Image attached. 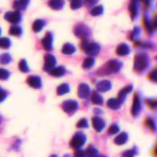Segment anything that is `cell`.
Instances as JSON below:
<instances>
[{
    "mask_svg": "<svg viewBox=\"0 0 157 157\" xmlns=\"http://www.w3.org/2000/svg\"><path fill=\"white\" fill-rule=\"evenodd\" d=\"M122 67V64L117 60L109 61L104 66H102L98 71H97V75L98 76H104L109 75L113 73L119 71Z\"/></svg>",
    "mask_w": 157,
    "mask_h": 157,
    "instance_id": "obj_1",
    "label": "cell"
},
{
    "mask_svg": "<svg viewBox=\"0 0 157 157\" xmlns=\"http://www.w3.org/2000/svg\"><path fill=\"white\" fill-rule=\"evenodd\" d=\"M148 56L146 54H138L134 58V69L136 71H143L148 65Z\"/></svg>",
    "mask_w": 157,
    "mask_h": 157,
    "instance_id": "obj_2",
    "label": "cell"
},
{
    "mask_svg": "<svg viewBox=\"0 0 157 157\" xmlns=\"http://www.w3.org/2000/svg\"><path fill=\"white\" fill-rule=\"evenodd\" d=\"M85 141H86V136L83 133H77L71 140V147L72 148L78 150L80 147H81L84 144Z\"/></svg>",
    "mask_w": 157,
    "mask_h": 157,
    "instance_id": "obj_3",
    "label": "cell"
},
{
    "mask_svg": "<svg viewBox=\"0 0 157 157\" xmlns=\"http://www.w3.org/2000/svg\"><path fill=\"white\" fill-rule=\"evenodd\" d=\"M74 35L78 38H86L88 35L90 34V31L87 26L84 25H77L74 30Z\"/></svg>",
    "mask_w": 157,
    "mask_h": 157,
    "instance_id": "obj_4",
    "label": "cell"
},
{
    "mask_svg": "<svg viewBox=\"0 0 157 157\" xmlns=\"http://www.w3.org/2000/svg\"><path fill=\"white\" fill-rule=\"evenodd\" d=\"M62 108L64 112L67 113V114L73 113L78 108V103L75 100H67L63 103Z\"/></svg>",
    "mask_w": 157,
    "mask_h": 157,
    "instance_id": "obj_5",
    "label": "cell"
},
{
    "mask_svg": "<svg viewBox=\"0 0 157 157\" xmlns=\"http://www.w3.org/2000/svg\"><path fill=\"white\" fill-rule=\"evenodd\" d=\"M56 64V59L52 55H46L45 56V64H44V69L45 71H52Z\"/></svg>",
    "mask_w": 157,
    "mask_h": 157,
    "instance_id": "obj_6",
    "label": "cell"
},
{
    "mask_svg": "<svg viewBox=\"0 0 157 157\" xmlns=\"http://www.w3.org/2000/svg\"><path fill=\"white\" fill-rule=\"evenodd\" d=\"M5 19L9 22H10L11 23L16 24V23L19 22L20 20H21V14L18 11H16V12H9L5 14Z\"/></svg>",
    "mask_w": 157,
    "mask_h": 157,
    "instance_id": "obj_7",
    "label": "cell"
},
{
    "mask_svg": "<svg viewBox=\"0 0 157 157\" xmlns=\"http://www.w3.org/2000/svg\"><path fill=\"white\" fill-rule=\"evenodd\" d=\"M90 90V88L86 84H81L78 87V96L81 99H86L89 97Z\"/></svg>",
    "mask_w": 157,
    "mask_h": 157,
    "instance_id": "obj_8",
    "label": "cell"
},
{
    "mask_svg": "<svg viewBox=\"0 0 157 157\" xmlns=\"http://www.w3.org/2000/svg\"><path fill=\"white\" fill-rule=\"evenodd\" d=\"M100 45L98 44L91 43L89 44V45H88L87 48L85 50V52L89 55L96 56L100 52Z\"/></svg>",
    "mask_w": 157,
    "mask_h": 157,
    "instance_id": "obj_9",
    "label": "cell"
},
{
    "mask_svg": "<svg viewBox=\"0 0 157 157\" xmlns=\"http://www.w3.org/2000/svg\"><path fill=\"white\" fill-rule=\"evenodd\" d=\"M92 124H93V128L95 129V130L97 132H100L103 129V128L105 126L104 120L100 118L99 117H94L92 119Z\"/></svg>",
    "mask_w": 157,
    "mask_h": 157,
    "instance_id": "obj_10",
    "label": "cell"
},
{
    "mask_svg": "<svg viewBox=\"0 0 157 157\" xmlns=\"http://www.w3.org/2000/svg\"><path fill=\"white\" fill-rule=\"evenodd\" d=\"M140 110V101L137 93H135L133 98V106H132V114L133 116H136L139 114Z\"/></svg>",
    "mask_w": 157,
    "mask_h": 157,
    "instance_id": "obj_11",
    "label": "cell"
},
{
    "mask_svg": "<svg viewBox=\"0 0 157 157\" xmlns=\"http://www.w3.org/2000/svg\"><path fill=\"white\" fill-rule=\"evenodd\" d=\"M27 81H28V85L33 88H40L42 86V82H41L39 77L30 76Z\"/></svg>",
    "mask_w": 157,
    "mask_h": 157,
    "instance_id": "obj_12",
    "label": "cell"
},
{
    "mask_svg": "<svg viewBox=\"0 0 157 157\" xmlns=\"http://www.w3.org/2000/svg\"><path fill=\"white\" fill-rule=\"evenodd\" d=\"M29 0H16L13 4V8L16 9L18 12L21 10H24L28 5Z\"/></svg>",
    "mask_w": 157,
    "mask_h": 157,
    "instance_id": "obj_13",
    "label": "cell"
},
{
    "mask_svg": "<svg viewBox=\"0 0 157 157\" xmlns=\"http://www.w3.org/2000/svg\"><path fill=\"white\" fill-rule=\"evenodd\" d=\"M111 87V83L109 81H102L97 85V89L100 92H106Z\"/></svg>",
    "mask_w": 157,
    "mask_h": 157,
    "instance_id": "obj_14",
    "label": "cell"
},
{
    "mask_svg": "<svg viewBox=\"0 0 157 157\" xmlns=\"http://www.w3.org/2000/svg\"><path fill=\"white\" fill-rule=\"evenodd\" d=\"M42 45L46 50H50L52 45V35L50 32H47L45 38L42 39Z\"/></svg>",
    "mask_w": 157,
    "mask_h": 157,
    "instance_id": "obj_15",
    "label": "cell"
},
{
    "mask_svg": "<svg viewBox=\"0 0 157 157\" xmlns=\"http://www.w3.org/2000/svg\"><path fill=\"white\" fill-rule=\"evenodd\" d=\"M64 5V0H50L49 6L55 10L62 9Z\"/></svg>",
    "mask_w": 157,
    "mask_h": 157,
    "instance_id": "obj_16",
    "label": "cell"
},
{
    "mask_svg": "<svg viewBox=\"0 0 157 157\" xmlns=\"http://www.w3.org/2000/svg\"><path fill=\"white\" fill-rule=\"evenodd\" d=\"M129 52V47L126 44H121L117 49V54L120 56H125L128 55Z\"/></svg>",
    "mask_w": 157,
    "mask_h": 157,
    "instance_id": "obj_17",
    "label": "cell"
},
{
    "mask_svg": "<svg viewBox=\"0 0 157 157\" xmlns=\"http://www.w3.org/2000/svg\"><path fill=\"white\" fill-rule=\"evenodd\" d=\"M127 134L126 133H122L118 135V136H116V138L114 139V143L117 145H123V144H124L127 141Z\"/></svg>",
    "mask_w": 157,
    "mask_h": 157,
    "instance_id": "obj_18",
    "label": "cell"
},
{
    "mask_svg": "<svg viewBox=\"0 0 157 157\" xmlns=\"http://www.w3.org/2000/svg\"><path fill=\"white\" fill-rule=\"evenodd\" d=\"M65 73V69L63 67H54L52 71H50V74L52 76L55 77H61L63 76Z\"/></svg>",
    "mask_w": 157,
    "mask_h": 157,
    "instance_id": "obj_19",
    "label": "cell"
},
{
    "mask_svg": "<svg viewBox=\"0 0 157 157\" xmlns=\"http://www.w3.org/2000/svg\"><path fill=\"white\" fill-rule=\"evenodd\" d=\"M91 101L94 104L101 105L103 104V102H104V100H103L102 97L98 93L93 91L91 94Z\"/></svg>",
    "mask_w": 157,
    "mask_h": 157,
    "instance_id": "obj_20",
    "label": "cell"
},
{
    "mask_svg": "<svg viewBox=\"0 0 157 157\" xmlns=\"http://www.w3.org/2000/svg\"><path fill=\"white\" fill-rule=\"evenodd\" d=\"M121 105V103L118 100V99H110L107 101V107H110L111 109H118Z\"/></svg>",
    "mask_w": 157,
    "mask_h": 157,
    "instance_id": "obj_21",
    "label": "cell"
},
{
    "mask_svg": "<svg viewBox=\"0 0 157 157\" xmlns=\"http://www.w3.org/2000/svg\"><path fill=\"white\" fill-rule=\"evenodd\" d=\"M70 90V87L68 84H63L60 85L57 88V94L58 95H64L65 93H68Z\"/></svg>",
    "mask_w": 157,
    "mask_h": 157,
    "instance_id": "obj_22",
    "label": "cell"
},
{
    "mask_svg": "<svg viewBox=\"0 0 157 157\" xmlns=\"http://www.w3.org/2000/svg\"><path fill=\"white\" fill-rule=\"evenodd\" d=\"M74 52H75V48L69 43L65 44L62 48V52L65 55H71Z\"/></svg>",
    "mask_w": 157,
    "mask_h": 157,
    "instance_id": "obj_23",
    "label": "cell"
},
{
    "mask_svg": "<svg viewBox=\"0 0 157 157\" xmlns=\"http://www.w3.org/2000/svg\"><path fill=\"white\" fill-rule=\"evenodd\" d=\"M44 27V22L42 20H36L35 22L33 23L32 28L33 31L35 32H38L42 30V28Z\"/></svg>",
    "mask_w": 157,
    "mask_h": 157,
    "instance_id": "obj_24",
    "label": "cell"
},
{
    "mask_svg": "<svg viewBox=\"0 0 157 157\" xmlns=\"http://www.w3.org/2000/svg\"><path fill=\"white\" fill-rule=\"evenodd\" d=\"M86 157H97V150L93 147H88L86 150Z\"/></svg>",
    "mask_w": 157,
    "mask_h": 157,
    "instance_id": "obj_25",
    "label": "cell"
},
{
    "mask_svg": "<svg viewBox=\"0 0 157 157\" xmlns=\"http://www.w3.org/2000/svg\"><path fill=\"white\" fill-rule=\"evenodd\" d=\"M129 12H130L132 19H134L137 15V8H136V2H134V0H133L132 3L129 5Z\"/></svg>",
    "mask_w": 157,
    "mask_h": 157,
    "instance_id": "obj_26",
    "label": "cell"
},
{
    "mask_svg": "<svg viewBox=\"0 0 157 157\" xmlns=\"http://www.w3.org/2000/svg\"><path fill=\"white\" fill-rule=\"evenodd\" d=\"M93 64H94V59L93 58H87L85 59L84 61L83 62V67L84 68H86V69H88V68H90V67H91L93 65Z\"/></svg>",
    "mask_w": 157,
    "mask_h": 157,
    "instance_id": "obj_27",
    "label": "cell"
},
{
    "mask_svg": "<svg viewBox=\"0 0 157 157\" xmlns=\"http://www.w3.org/2000/svg\"><path fill=\"white\" fill-rule=\"evenodd\" d=\"M10 46V41L6 38H0V48L8 49Z\"/></svg>",
    "mask_w": 157,
    "mask_h": 157,
    "instance_id": "obj_28",
    "label": "cell"
},
{
    "mask_svg": "<svg viewBox=\"0 0 157 157\" xmlns=\"http://www.w3.org/2000/svg\"><path fill=\"white\" fill-rule=\"evenodd\" d=\"M102 12H103V7L100 6V5H98V6H96V7H94L92 9L91 12H90V14L93 16H97L102 14Z\"/></svg>",
    "mask_w": 157,
    "mask_h": 157,
    "instance_id": "obj_29",
    "label": "cell"
},
{
    "mask_svg": "<svg viewBox=\"0 0 157 157\" xmlns=\"http://www.w3.org/2000/svg\"><path fill=\"white\" fill-rule=\"evenodd\" d=\"M82 0H72L71 2V7L72 9H78L82 5Z\"/></svg>",
    "mask_w": 157,
    "mask_h": 157,
    "instance_id": "obj_30",
    "label": "cell"
},
{
    "mask_svg": "<svg viewBox=\"0 0 157 157\" xmlns=\"http://www.w3.org/2000/svg\"><path fill=\"white\" fill-rule=\"evenodd\" d=\"M11 59H12L11 58V56L9 55V54H4L0 58V62L3 64H9L11 61Z\"/></svg>",
    "mask_w": 157,
    "mask_h": 157,
    "instance_id": "obj_31",
    "label": "cell"
},
{
    "mask_svg": "<svg viewBox=\"0 0 157 157\" xmlns=\"http://www.w3.org/2000/svg\"><path fill=\"white\" fill-rule=\"evenodd\" d=\"M9 33H10V35H16V36H18V35H21L22 30L19 27L15 26V27H12V28H10V30H9Z\"/></svg>",
    "mask_w": 157,
    "mask_h": 157,
    "instance_id": "obj_32",
    "label": "cell"
},
{
    "mask_svg": "<svg viewBox=\"0 0 157 157\" xmlns=\"http://www.w3.org/2000/svg\"><path fill=\"white\" fill-rule=\"evenodd\" d=\"M19 70L22 72H27L28 71V65H27V63H26L25 60H21L19 64Z\"/></svg>",
    "mask_w": 157,
    "mask_h": 157,
    "instance_id": "obj_33",
    "label": "cell"
},
{
    "mask_svg": "<svg viewBox=\"0 0 157 157\" xmlns=\"http://www.w3.org/2000/svg\"><path fill=\"white\" fill-rule=\"evenodd\" d=\"M9 76V71L5 69L0 68V80H5L7 79Z\"/></svg>",
    "mask_w": 157,
    "mask_h": 157,
    "instance_id": "obj_34",
    "label": "cell"
},
{
    "mask_svg": "<svg viewBox=\"0 0 157 157\" xmlns=\"http://www.w3.org/2000/svg\"><path fill=\"white\" fill-rule=\"evenodd\" d=\"M77 126H78V128L87 127V126H88L87 120L86 119L81 120H79V122L78 123V124H77Z\"/></svg>",
    "mask_w": 157,
    "mask_h": 157,
    "instance_id": "obj_35",
    "label": "cell"
},
{
    "mask_svg": "<svg viewBox=\"0 0 157 157\" xmlns=\"http://www.w3.org/2000/svg\"><path fill=\"white\" fill-rule=\"evenodd\" d=\"M118 131H119V127H118L117 125H112L111 127L109 128L108 133H110V134L113 135V134H116L117 133H118Z\"/></svg>",
    "mask_w": 157,
    "mask_h": 157,
    "instance_id": "obj_36",
    "label": "cell"
},
{
    "mask_svg": "<svg viewBox=\"0 0 157 157\" xmlns=\"http://www.w3.org/2000/svg\"><path fill=\"white\" fill-rule=\"evenodd\" d=\"M89 42H88V40L87 39V38H84V39H82V41H81V49H82V50L84 51V52H85V50H86V49L87 48V46L89 45Z\"/></svg>",
    "mask_w": 157,
    "mask_h": 157,
    "instance_id": "obj_37",
    "label": "cell"
},
{
    "mask_svg": "<svg viewBox=\"0 0 157 157\" xmlns=\"http://www.w3.org/2000/svg\"><path fill=\"white\" fill-rule=\"evenodd\" d=\"M147 104L150 108L155 109L157 107V100H147Z\"/></svg>",
    "mask_w": 157,
    "mask_h": 157,
    "instance_id": "obj_38",
    "label": "cell"
},
{
    "mask_svg": "<svg viewBox=\"0 0 157 157\" xmlns=\"http://www.w3.org/2000/svg\"><path fill=\"white\" fill-rule=\"evenodd\" d=\"M146 125H147V126H148L149 128H150L151 129H155V124H154V122L153 121V120L150 119V118L146 120Z\"/></svg>",
    "mask_w": 157,
    "mask_h": 157,
    "instance_id": "obj_39",
    "label": "cell"
},
{
    "mask_svg": "<svg viewBox=\"0 0 157 157\" xmlns=\"http://www.w3.org/2000/svg\"><path fill=\"white\" fill-rule=\"evenodd\" d=\"M74 157H86V153L83 150H78L74 153Z\"/></svg>",
    "mask_w": 157,
    "mask_h": 157,
    "instance_id": "obj_40",
    "label": "cell"
},
{
    "mask_svg": "<svg viewBox=\"0 0 157 157\" xmlns=\"http://www.w3.org/2000/svg\"><path fill=\"white\" fill-rule=\"evenodd\" d=\"M135 155V152L133 150H127V151H125L123 154V157H133Z\"/></svg>",
    "mask_w": 157,
    "mask_h": 157,
    "instance_id": "obj_41",
    "label": "cell"
},
{
    "mask_svg": "<svg viewBox=\"0 0 157 157\" xmlns=\"http://www.w3.org/2000/svg\"><path fill=\"white\" fill-rule=\"evenodd\" d=\"M99 0H84V3L87 7H90L94 5Z\"/></svg>",
    "mask_w": 157,
    "mask_h": 157,
    "instance_id": "obj_42",
    "label": "cell"
},
{
    "mask_svg": "<svg viewBox=\"0 0 157 157\" xmlns=\"http://www.w3.org/2000/svg\"><path fill=\"white\" fill-rule=\"evenodd\" d=\"M5 97H6V93H5V91L0 88V102H2V100L5 98Z\"/></svg>",
    "mask_w": 157,
    "mask_h": 157,
    "instance_id": "obj_43",
    "label": "cell"
},
{
    "mask_svg": "<svg viewBox=\"0 0 157 157\" xmlns=\"http://www.w3.org/2000/svg\"><path fill=\"white\" fill-rule=\"evenodd\" d=\"M150 78L153 81H157V71H153V72L150 73Z\"/></svg>",
    "mask_w": 157,
    "mask_h": 157,
    "instance_id": "obj_44",
    "label": "cell"
},
{
    "mask_svg": "<svg viewBox=\"0 0 157 157\" xmlns=\"http://www.w3.org/2000/svg\"><path fill=\"white\" fill-rule=\"evenodd\" d=\"M140 32V29H139L138 28H137V27H136V28H134V31H133V33H132L131 34V35H130V39H133V38L134 36H136V35H137V34H138V33Z\"/></svg>",
    "mask_w": 157,
    "mask_h": 157,
    "instance_id": "obj_45",
    "label": "cell"
},
{
    "mask_svg": "<svg viewBox=\"0 0 157 157\" xmlns=\"http://www.w3.org/2000/svg\"><path fill=\"white\" fill-rule=\"evenodd\" d=\"M51 157H57V156H56V155H53V156H51Z\"/></svg>",
    "mask_w": 157,
    "mask_h": 157,
    "instance_id": "obj_46",
    "label": "cell"
},
{
    "mask_svg": "<svg viewBox=\"0 0 157 157\" xmlns=\"http://www.w3.org/2000/svg\"><path fill=\"white\" fill-rule=\"evenodd\" d=\"M97 157H106L105 156H97Z\"/></svg>",
    "mask_w": 157,
    "mask_h": 157,
    "instance_id": "obj_47",
    "label": "cell"
},
{
    "mask_svg": "<svg viewBox=\"0 0 157 157\" xmlns=\"http://www.w3.org/2000/svg\"><path fill=\"white\" fill-rule=\"evenodd\" d=\"M156 153H157V149H156Z\"/></svg>",
    "mask_w": 157,
    "mask_h": 157,
    "instance_id": "obj_48",
    "label": "cell"
},
{
    "mask_svg": "<svg viewBox=\"0 0 157 157\" xmlns=\"http://www.w3.org/2000/svg\"><path fill=\"white\" fill-rule=\"evenodd\" d=\"M0 121H1V119H0Z\"/></svg>",
    "mask_w": 157,
    "mask_h": 157,
    "instance_id": "obj_49",
    "label": "cell"
}]
</instances>
